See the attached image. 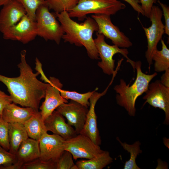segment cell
<instances>
[{
    "label": "cell",
    "mask_w": 169,
    "mask_h": 169,
    "mask_svg": "<svg viewBox=\"0 0 169 169\" xmlns=\"http://www.w3.org/2000/svg\"><path fill=\"white\" fill-rule=\"evenodd\" d=\"M25 50L20 53V62L18 65L20 75L9 77L0 74V81L7 87L13 103L23 107H30L38 111L41 100L45 96L49 83L38 80L39 73H34L26 59Z\"/></svg>",
    "instance_id": "6da1fadb"
},
{
    "label": "cell",
    "mask_w": 169,
    "mask_h": 169,
    "mask_svg": "<svg viewBox=\"0 0 169 169\" xmlns=\"http://www.w3.org/2000/svg\"><path fill=\"white\" fill-rule=\"evenodd\" d=\"M64 33L62 38L64 42H69L79 47L84 46L89 57L93 59H99L98 51L93 38L95 32L98 30L95 20L87 17L83 23H79L72 20L68 11L55 13Z\"/></svg>",
    "instance_id": "7a4b0ae2"
},
{
    "label": "cell",
    "mask_w": 169,
    "mask_h": 169,
    "mask_svg": "<svg viewBox=\"0 0 169 169\" xmlns=\"http://www.w3.org/2000/svg\"><path fill=\"white\" fill-rule=\"evenodd\" d=\"M134 65L136 76L133 83L130 85L127 84L124 79H120L119 84L114 87L116 93L115 98L117 104L124 108L131 116L136 115L135 103L137 98L145 92L150 82L157 75L156 72L151 74L143 72L140 61H134Z\"/></svg>",
    "instance_id": "3957f363"
},
{
    "label": "cell",
    "mask_w": 169,
    "mask_h": 169,
    "mask_svg": "<svg viewBox=\"0 0 169 169\" xmlns=\"http://www.w3.org/2000/svg\"><path fill=\"white\" fill-rule=\"evenodd\" d=\"M126 5L118 0H79L76 5L68 12L69 17L83 21L89 14H115Z\"/></svg>",
    "instance_id": "277c9868"
},
{
    "label": "cell",
    "mask_w": 169,
    "mask_h": 169,
    "mask_svg": "<svg viewBox=\"0 0 169 169\" xmlns=\"http://www.w3.org/2000/svg\"><path fill=\"white\" fill-rule=\"evenodd\" d=\"M49 10L44 4L39 6L36 11L35 19L38 36L46 41H54L59 44L64 32L54 13H51Z\"/></svg>",
    "instance_id": "5b68a950"
},
{
    "label": "cell",
    "mask_w": 169,
    "mask_h": 169,
    "mask_svg": "<svg viewBox=\"0 0 169 169\" xmlns=\"http://www.w3.org/2000/svg\"><path fill=\"white\" fill-rule=\"evenodd\" d=\"M96 38L94 42L101 61L97 64L104 73L108 75H113L116 72L114 70L115 61L113 57L116 54L120 53L127 59V62L130 63L135 69L134 61L130 59L128 56L129 52L126 48H120L113 45H111L107 44L105 40V37L102 34L96 32Z\"/></svg>",
    "instance_id": "8992f818"
},
{
    "label": "cell",
    "mask_w": 169,
    "mask_h": 169,
    "mask_svg": "<svg viewBox=\"0 0 169 169\" xmlns=\"http://www.w3.org/2000/svg\"><path fill=\"white\" fill-rule=\"evenodd\" d=\"M162 16V10L159 7L153 5L149 18L151 22V26L147 28L142 25L147 38V49L145 56L149 64V69L152 64V55L157 49L158 44L164 33V25L161 20Z\"/></svg>",
    "instance_id": "52a82bcc"
},
{
    "label": "cell",
    "mask_w": 169,
    "mask_h": 169,
    "mask_svg": "<svg viewBox=\"0 0 169 169\" xmlns=\"http://www.w3.org/2000/svg\"><path fill=\"white\" fill-rule=\"evenodd\" d=\"M110 16L103 14L91 15L98 26L97 33L110 39L114 45L119 48L126 49L131 47L132 43L118 27L112 23Z\"/></svg>",
    "instance_id": "ba28073f"
},
{
    "label": "cell",
    "mask_w": 169,
    "mask_h": 169,
    "mask_svg": "<svg viewBox=\"0 0 169 169\" xmlns=\"http://www.w3.org/2000/svg\"><path fill=\"white\" fill-rule=\"evenodd\" d=\"M65 150L70 152L75 160L79 158L90 159L103 151L89 137L79 134L75 137L65 140Z\"/></svg>",
    "instance_id": "9c48e42d"
},
{
    "label": "cell",
    "mask_w": 169,
    "mask_h": 169,
    "mask_svg": "<svg viewBox=\"0 0 169 169\" xmlns=\"http://www.w3.org/2000/svg\"><path fill=\"white\" fill-rule=\"evenodd\" d=\"M143 97L146 103L156 108L163 110L165 114L164 123L169 124V88L163 85L160 80L149 83Z\"/></svg>",
    "instance_id": "30bf717a"
},
{
    "label": "cell",
    "mask_w": 169,
    "mask_h": 169,
    "mask_svg": "<svg viewBox=\"0 0 169 169\" xmlns=\"http://www.w3.org/2000/svg\"><path fill=\"white\" fill-rule=\"evenodd\" d=\"M3 34L5 39L18 41L27 44L38 36L36 21L26 14L17 23L9 28Z\"/></svg>",
    "instance_id": "8fae6325"
},
{
    "label": "cell",
    "mask_w": 169,
    "mask_h": 169,
    "mask_svg": "<svg viewBox=\"0 0 169 169\" xmlns=\"http://www.w3.org/2000/svg\"><path fill=\"white\" fill-rule=\"evenodd\" d=\"M49 84L46 91L45 100L39 107L40 112L44 121L60 105L68 102L67 100L61 95L60 90L63 87L59 80L53 77H50L48 83Z\"/></svg>",
    "instance_id": "7c38bea8"
},
{
    "label": "cell",
    "mask_w": 169,
    "mask_h": 169,
    "mask_svg": "<svg viewBox=\"0 0 169 169\" xmlns=\"http://www.w3.org/2000/svg\"><path fill=\"white\" fill-rule=\"evenodd\" d=\"M65 140L57 135L49 134L47 132L44 134L38 140L40 153L39 158L57 163L65 150Z\"/></svg>",
    "instance_id": "4fadbf2b"
},
{
    "label": "cell",
    "mask_w": 169,
    "mask_h": 169,
    "mask_svg": "<svg viewBox=\"0 0 169 169\" xmlns=\"http://www.w3.org/2000/svg\"><path fill=\"white\" fill-rule=\"evenodd\" d=\"M56 110L66 119L69 125L74 128L77 135L81 133L85 124L88 108L71 100L69 103L60 105Z\"/></svg>",
    "instance_id": "5bb4252c"
},
{
    "label": "cell",
    "mask_w": 169,
    "mask_h": 169,
    "mask_svg": "<svg viewBox=\"0 0 169 169\" xmlns=\"http://www.w3.org/2000/svg\"><path fill=\"white\" fill-rule=\"evenodd\" d=\"M111 81L106 88L102 93L95 91L89 99L90 108L87 112L84 128L80 133L89 137L95 144L100 145L101 141L98 128L97 116L95 110L96 104L98 100L106 93Z\"/></svg>",
    "instance_id": "9a60e30c"
},
{
    "label": "cell",
    "mask_w": 169,
    "mask_h": 169,
    "mask_svg": "<svg viewBox=\"0 0 169 169\" xmlns=\"http://www.w3.org/2000/svg\"><path fill=\"white\" fill-rule=\"evenodd\" d=\"M15 162L11 165L0 166V169H21L25 164L39 158L40 156L38 140L28 138L21 144L15 154Z\"/></svg>",
    "instance_id": "2e32d148"
},
{
    "label": "cell",
    "mask_w": 169,
    "mask_h": 169,
    "mask_svg": "<svg viewBox=\"0 0 169 169\" xmlns=\"http://www.w3.org/2000/svg\"><path fill=\"white\" fill-rule=\"evenodd\" d=\"M26 14L24 7L17 0L7 2L3 5L0 12V32L3 33Z\"/></svg>",
    "instance_id": "e0dca14e"
},
{
    "label": "cell",
    "mask_w": 169,
    "mask_h": 169,
    "mask_svg": "<svg viewBox=\"0 0 169 169\" xmlns=\"http://www.w3.org/2000/svg\"><path fill=\"white\" fill-rule=\"evenodd\" d=\"M44 122L47 131H51L66 140L77 135L74 129L66 122L64 117L56 110H54Z\"/></svg>",
    "instance_id": "ac0fdd59"
},
{
    "label": "cell",
    "mask_w": 169,
    "mask_h": 169,
    "mask_svg": "<svg viewBox=\"0 0 169 169\" xmlns=\"http://www.w3.org/2000/svg\"><path fill=\"white\" fill-rule=\"evenodd\" d=\"M36 112L31 108L20 107L12 102L4 108L2 116L8 123H17L23 124Z\"/></svg>",
    "instance_id": "d6986e66"
},
{
    "label": "cell",
    "mask_w": 169,
    "mask_h": 169,
    "mask_svg": "<svg viewBox=\"0 0 169 169\" xmlns=\"http://www.w3.org/2000/svg\"><path fill=\"white\" fill-rule=\"evenodd\" d=\"M8 136L9 151L14 155L22 143L29 138L23 124L17 123H9Z\"/></svg>",
    "instance_id": "ffe728a7"
},
{
    "label": "cell",
    "mask_w": 169,
    "mask_h": 169,
    "mask_svg": "<svg viewBox=\"0 0 169 169\" xmlns=\"http://www.w3.org/2000/svg\"><path fill=\"white\" fill-rule=\"evenodd\" d=\"M23 125L28 137L37 140L48 132L40 111L36 112Z\"/></svg>",
    "instance_id": "44dd1931"
},
{
    "label": "cell",
    "mask_w": 169,
    "mask_h": 169,
    "mask_svg": "<svg viewBox=\"0 0 169 169\" xmlns=\"http://www.w3.org/2000/svg\"><path fill=\"white\" fill-rule=\"evenodd\" d=\"M113 161V159L109 152L103 151L93 158L78 161L75 164L78 169H102Z\"/></svg>",
    "instance_id": "7402d4cb"
},
{
    "label": "cell",
    "mask_w": 169,
    "mask_h": 169,
    "mask_svg": "<svg viewBox=\"0 0 169 169\" xmlns=\"http://www.w3.org/2000/svg\"><path fill=\"white\" fill-rule=\"evenodd\" d=\"M161 41V49H157L152 57V61H154V68L156 72L165 71L169 69V49L162 38Z\"/></svg>",
    "instance_id": "603a6c76"
},
{
    "label": "cell",
    "mask_w": 169,
    "mask_h": 169,
    "mask_svg": "<svg viewBox=\"0 0 169 169\" xmlns=\"http://www.w3.org/2000/svg\"><path fill=\"white\" fill-rule=\"evenodd\" d=\"M117 140L123 149L127 151L130 154V158L124 165V169H140L136 162V159L138 156L142 152L140 148L141 142L137 141L132 144L126 142H122L118 137Z\"/></svg>",
    "instance_id": "cb8c5ba5"
},
{
    "label": "cell",
    "mask_w": 169,
    "mask_h": 169,
    "mask_svg": "<svg viewBox=\"0 0 169 169\" xmlns=\"http://www.w3.org/2000/svg\"><path fill=\"white\" fill-rule=\"evenodd\" d=\"M98 90L96 88L91 92L79 93L75 91H70L60 89V92L62 96L66 100L70 99L78 102L87 108L90 106L89 99L93 93Z\"/></svg>",
    "instance_id": "d4e9b609"
},
{
    "label": "cell",
    "mask_w": 169,
    "mask_h": 169,
    "mask_svg": "<svg viewBox=\"0 0 169 169\" xmlns=\"http://www.w3.org/2000/svg\"><path fill=\"white\" fill-rule=\"evenodd\" d=\"M49 10L54 11L55 13L64 11L68 12L74 8L79 0H45Z\"/></svg>",
    "instance_id": "484cf974"
},
{
    "label": "cell",
    "mask_w": 169,
    "mask_h": 169,
    "mask_svg": "<svg viewBox=\"0 0 169 169\" xmlns=\"http://www.w3.org/2000/svg\"><path fill=\"white\" fill-rule=\"evenodd\" d=\"M23 5L26 14L31 19L36 21V13L41 5L46 4L45 0H17Z\"/></svg>",
    "instance_id": "4316f807"
},
{
    "label": "cell",
    "mask_w": 169,
    "mask_h": 169,
    "mask_svg": "<svg viewBox=\"0 0 169 169\" xmlns=\"http://www.w3.org/2000/svg\"><path fill=\"white\" fill-rule=\"evenodd\" d=\"M56 162L44 161L38 158L24 164L21 169H56Z\"/></svg>",
    "instance_id": "83f0119b"
},
{
    "label": "cell",
    "mask_w": 169,
    "mask_h": 169,
    "mask_svg": "<svg viewBox=\"0 0 169 169\" xmlns=\"http://www.w3.org/2000/svg\"><path fill=\"white\" fill-rule=\"evenodd\" d=\"M73 159L71 153L65 150L56 163V169H78Z\"/></svg>",
    "instance_id": "f1b7e54d"
},
{
    "label": "cell",
    "mask_w": 169,
    "mask_h": 169,
    "mask_svg": "<svg viewBox=\"0 0 169 169\" xmlns=\"http://www.w3.org/2000/svg\"><path fill=\"white\" fill-rule=\"evenodd\" d=\"M9 123L0 115V145L5 149L9 151L10 145L8 136Z\"/></svg>",
    "instance_id": "f546056e"
},
{
    "label": "cell",
    "mask_w": 169,
    "mask_h": 169,
    "mask_svg": "<svg viewBox=\"0 0 169 169\" xmlns=\"http://www.w3.org/2000/svg\"><path fill=\"white\" fill-rule=\"evenodd\" d=\"M15 161V155L6 150L0 145V166H8Z\"/></svg>",
    "instance_id": "4dcf8cb0"
},
{
    "label": "cell",
    "mask_w": 169,
    "mask_h": 169,
    "mask_svg": "<svg viewBox=\"0 0 169 169\" xmlns=\"http://www.w3.org/2000/svg\"><path fill=\"white\" fill-rule=\"evenodd\" d=\"M157 2L161 6L165 20L164 33L169 36V7L166 4L158 0Z\"/></svg>",
    "instance_id": "1f68e13d"
},
{
    "label": "cell",
    "mask_w": 169,
    "mask_h": 169,
    "mask_svg": "<svg viewBox=\"0 0 169 169\" xmlns=\"http://www.w3.org/2000/svg\"><path fill=\"white\" fill-rule=\"evenodd\" d=\"M141 4V6L144 13V16L149 18L151 8L157 0H139Z\"/></svg>",
    "instance_id": "d6a6232c"
},
{
    "label": "cell",
    "mask_w": 169,
    "mask_h": 169,
    "mask_svg": "<svg viewBox=\"0 0 169 169\" xmlns=\"http://www.w3.org/2000/svg\"><path fill=\"white\" fill-rule=\"evenodd\" d=\"M12 102L10 96L0 90V115H2L4 108Z\"/></svg>",
    "instance_id": "836d02e7"
},
{
    "label": "cell",
    "mask_w": 169,
    "mask_h": 169,
    "mask_svg": "<svg viewBox=\"0 0 169 169\" xmlns=\"http://www.w3.org/2000/svg\"><path fill=\"white\" fill-rule=\"evenodd\" d=\"M129 4L139 14H141L144 16V12L142 9L141 5L139 3L140 2L139 0H122Z\"/></svg>",
    "instance_id": "e575fe53"
},
{
    "label": "cell",
    "mask_w": 169,
    "mask_h": 169,
    "mask_svg": "<svg viewBox=\"0 0 169 169\" xmlns=\"http://www.w3.org/2000/svg\"><path fill=\"white\" fill-rule=\"evenodd\" d=\"M165 72L161 76V83L165 86L169 88V69L165 71Z\"/></svg>",
    "instance_id": "d590c367"
},
{
    "label": "cell",
    "mask_w": 169,
    "mask_h": 169,
    "mask_svg": "<svg viewBox=\"0 0 169 169\" xmlns=\"http://www.w3.org/2000/svg\"><path fill=\"white\" fill-rule=\"evenodd\" d=\"M11 0H0V6H3L5 3Z\"/></svg>",
    "instance_id": "8d00e7d4"
}]
</instances>
